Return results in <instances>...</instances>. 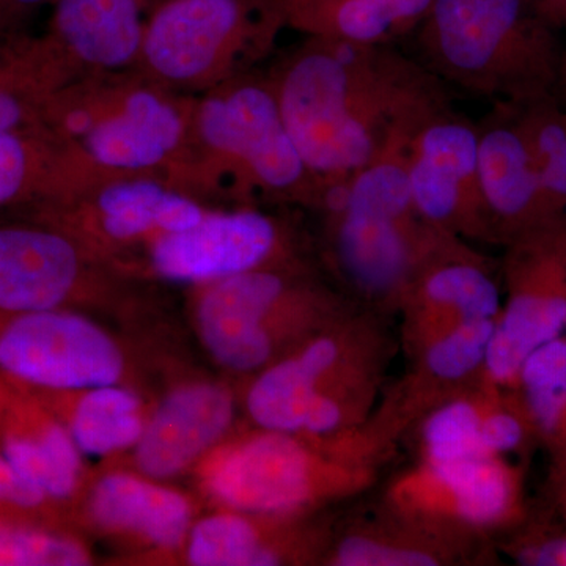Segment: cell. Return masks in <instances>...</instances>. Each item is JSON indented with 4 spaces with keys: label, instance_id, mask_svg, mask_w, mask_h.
<instances>
[{
    "label": "cell",
    "instance_id": "cell-2",
    "mask_svg": "<svg viewBox=\"0 0 566 566\" xmlns=\"http://www.w3.org/2000/svg\"><path fill=\"white\" fill-rule=\"evenodd\" d=\"M420 50L446 85L494 106L566 104V32L536 0H433Z\"/></svg>",
    "mask_w": 566,
    "mask_h": 566
},
{
    "label": "cell",
    "instance_id": "cell-28",
    "mask_svg": "<svg viewBox=\"0 0 566 566\" xmlns=\"http://www.w3.org/2000/svg\"><path fill=\"white\" fill-rule=\"evenodd\" d=\"M91 554L70 536L0 523V566H82Z\"/></svg>",
    "mask_w": 566,
    "mask_h": 566
},
{
    "label": "cell",
    "instance_id": "cell-23",
    "mask_svg": "<svg viewBox=\"0 0 566 566\" xmlns=\"http://www.w3.org/2000/svg\"><path fill=\"white\" fill-rule=\"evenodd\" d=\"M145 423L139 395L109 385L84 390L71 411L69 430L82 455L107 457L136 447Z\"/></svg>",
    "mask_w": 566,
    "mask_h": 566
},
{
    "label": "cell",
    "instance_id": "cell-17",
    "mask_svg": "<svg viewBox=\"0 0 566 566\" xmlns=\"http://www.w3.org/2000/svg\"><path fill=\"white\" fill-rule=\"evenodd\" d=\"M87 510L103 531L133 535L163 551L185 545L192 526V506L186 495L144 474L102 476L93 486Z\"/></svg>",
    "mask_w": 566,
    "mask_h": 566
},
{
    "label": "cell",
    "instance_id": "cell-26",
    "mask_svg": "<svg viewBox=\"0 0 566 566\" xmlns=\"http://www.w3.org/2000/svg\"><path fill=\"white\" fill-rule=\"evenodd\" d=\"M2 455L46 499H69L80 485L84 455L61 423H44L35 434L7 436Z\"/></svg>",
    "mask_w": 566,
    "mask_h": 566
},
{
    "label": "cell",
    "instance_id": "cell-31",
    "mask_svg": "<svg viewBox=\"0 0 566 566\" xmlns=\"http://www.w3.org/2000/svg\"><path fill=\"white\" fill-rule=\"evenodd\" d=\"M46 495L39 488L25 482L6 457L0 455V504L35 509L43 504Z\"/></svg>",
    "mask_w": 566,
    "mask_h": 566
},
{
    "label": "cell",
    "instance_id": "cell-12",
    "mask_svg": "<svg viewBox=\"0 0 566 566\" xmlns=\"http://www.w3.org/2000/svg\"><path fill=\"white\" fill-rule=\"evenodd\" d=\"M281 227L253 210L205 216L196 227L164 233L151 249L155 270L174 282H216L281 262Z\"/></svg>",
    "mask_w": 566,
    "mask_h": 566
},
{
    "label": "cell",
    "instance_id": "cell-3",
    "mask_svg": "<svg viewBox=\"0 0 566 566\" xmlns=\"http://www.w3.org/2000/svg\"><path fill=\"white\" fill-rule=\"evenodd\" d=\"M409 140L352 177L329 182L319 203L335 274L354 303L379 315L400 311L424 264L457 238L417 211L406 172Z\"/></svg>",
    "mask_w": 566,
    "mask_h": 566
},
{
    "label": "cell",
    "instance_id": "cell-6",
    "mask_svg": "<svg viewBox=\"0 0 566 566\" xmlns=\"http://www.w3.org/2000/svg\"><path fill=\"white\" fill-rule=\"evenodd\" d=\"M382 505L406 521L471 543L528 521L523 471L501 457L417 461L394 476Z\"/></svg>",
    "mask_w": 566,
    "mask_h": 566
},
{
    "label": "cell",
    "instance_id": "cell-24",
    "mask_svg": "<svg viewBox=\"0 0 566 566\" xmlns=\"http://www.w3.org/2000/svg\"><path fill=\"white\" fill-rule=\"evenodd\" d=\"M495 389L479 381L431 408L416 423L417 461L446 463L486 457L480 436Z\"/></svg>",
    "mask_w": 566,
    "mask_h": 566
},
{
    "label": "cell",
    "instance_id": "cell-27",
    "mask_svg": "<svg viewBox=\"0 0 566 566\" xmlns=\"http://www.w3.org/2000/svg\"><path fill=\"white\" fill-rule=\"evenodd\" d=\"M549 210L566 214V104L557 99L515 107Z\"/></svg>",
    "mask_w": 566,
    "mask_h": 566
},
{
    "label": "cell",
    "instance_id": "cell-1",
    "mask_svg": "<svg viewBox=\"0 0 566 566\" xmlns=\"http://www.w3.org/2000/svg\"><path fill=\"white\" fill-rule=\"evenodd\" d=\"M318 41L290 62L274 91L301 158L326 185L359 172L453 109L444 82L403 52Z\"/></svg>",
    "mask_w": 566,
    "mask_h": 566
},
{
    "label": "cell",
    "instance_id": "cell-35",
    "mask_svg": "<svg viewBox=\"0 0 566 566\" xmlns=\"http://www.w3.org/2000/svg\"><path fill=\"white\" fill-rule=\"evenodd\" d=\"M566 32V0H536Z\"/></svg>",
    "mask_w": 566,
    "mask_h": 566
},
{
    "label": "cell",
    "instance_id": "cell-30",
    "mask_svg": "<svg viewBox=\"0 0 566 566\" xmlns=\"http://www.w3.org/2000/svg\"><path fill=\"white\" fill-rule=\"evenodd\" d=\"M517 560L527 565L566 566V532L556 528L527 531L513 543Z\"/></svg>",
    "mask_w": 566,
    "mask_h": 566
},
{
    "label": "cell",
    "instance_id": "cell-7",
    "mask_svg": "<svg viewBox=\"0 0 566 566\" xmlns=\"http://www.w3.org/2000/svg\"><path fill=\"white\" fill-rule=\"evenodd\" d=\"M504 248L505 296L480 382L515 390L527 357L566 329V214Z\"/></svg>",
    "mask_w": 566,
    "mask_h": 566
},
{
    "label": "cell",
    "instance_id": "cell-29",
    "mask_svg": "<svg viewBox=\"0 0 566 566\" xmlns=\"http://www.w3.org/2000/svg\"><path fill=\"white\" fill-rule=\"evenodd\" d=\"M28 144L14 132L0 133V205L20 196L31 175Z\"/></svg>",
    "mask_w": 566,
    "mask_h": 566
},
{
    "label": "cell",
    "instance_id": "cell-21",
    "mask_svg": "<svg viewBox=\"0 0 566 566\" xmlns=\"http://www.w3.org/2000/svg\"><path fill=\"white\" fill-rule=\"evenodd\" d=\"M55 24L70 50L93 65H123L142 43L137 0H61Z\"/></svg>",
    "mask_w": 566,
    "mask_h": 566
},
{
    "label": "cell",
    "instance_id": "cell-16",
    "mask_svg": "<svg viewBox=\"0 0 566 566\" xmlns=\"http://www.w3.org/2000/svg\"><path fill=\"white\" fill-rule=\"evenodd\" d=\"M240 21L238 0H174L148 28L145 55L163 76L193 80L229 46Z\"/></svg>",
    "mask_w": 566,
    "mask_h": 566
},
{
    "label": "cell",
    "instance_id": "cell-25",
    "mask_svg": "<svg viewBox=\"0 0 566 566\" xmlns=\"http://www.w3.org/2000/svg\"><path fill=\"white\" fill-rule=\"evenodd\" d=\"M515 392L536 442L551 455L566 452V337L539 346L521 367Z\"/></svg>",
    "mask_w": 566,
    "mask_h": 566
},
{
    "label": "cell",
    "instance_id": "cell-15",
    "mask_svg": "<svg viewBox=\"0 0 566 566\" xmlns=\"http://www.w3.org/2000/svg\"><path fill=\"white\" fill-rule=\"evenodd\" d=\"M80 275L76 249L46 230L0 229V311H52L70 296Z\"/></svg>",
    "mask_w": 566,
    "mask_h": 566
},
{
    "label": "cell",
    "instance_id": "cell-11",
    "mask_svg": "<svg viewBox=\"0 0 566 566\" xmlns=\"http://www.w3.org/2000/svg\"><path fill=\"white\" fill-rule=\"evenodd\" d=\"M497 270L469 241L453 238L430 260L405 294L401 340L411 357L431 338L471 319L499 318Z\"/></svg>",
    "mask_w": 566,
    "mask_h": 566
},
{
    "label": "cell",
    "instance_id": "cell-32",
    "mask_svg": "<svg viewBox=\"0 0 566 566\" xmlns=\"http://www.w3.org/2000/svg\"><path fill=\"white\" fill-rule=\"evenodd\" d=\"M379 6L389 14L398 32H403L408 25L428 14L433 0H378Z\"/></svg>",
    "mask_w": 566,
    "mask_h": 566
},
{
    "label": "cell",
    "instance_id": "cell-8",
    "mask_svg": "<svg viewBox=\"0 0 566 566\" xmlns=\"http://www.w3.org/2000/svg\"><path fill=\"white\" fill-rule=\"evenodd\" d=\"M406 172L420 216L469 243L495 244L479 175V126L442 112L411 137Z\"/></svg>",
    "mask_w": 566,
    "mask_h": 566
},
{
    "label": "cell",
    "instance_id": "cell-5",
    "mask_svg": "<svg viewBox=\"0 0 566 566\" xmlns=\"http://www.w3.org/2000/svg\"><path fill=\"white\" fill-rule=\"evenodd\" d=\"M360 308L345 293L262 268L212 282L197 304L207 352L226 370L255 375L316 331Z\"/></svg>",
    "mask_w": 566,
    "mask_h": 566
},
{
    "label": "cell",
    "instance_id": "cell-22",
    "mask_svg": "<svg viewBox=\"0 0 566 566\" xmlns=\"http://www.w3.org/2000/svg\"><path fill=\"white\" fill-rule=\"evenodd\" d=\"M106 233L129 240L153 229L164 233L192 229L205 218L202 208L151 181L117 182L98 200Z\"/></svg>",
    "mask_w": 566,
    "mask_h": 566
},
{
    "label": "cell",
    "instance_id": "cell-36",
    "mask_svg": "<svg viewBox=\"0 0 566 566\" xmlns=\"http://www.w3.org/2000/svg\"><path fill=\"white\" fill-rule=\"evenodd\" d=\"M17 2L24 3V6H35V3L44 2V0H17Z\"/></svg>",
    "mask_w": 566,
    "mask_h": 566
},
{
    "label": "cell",
    "instance_id": "cell-4",
    "mask_svg": "<svg viewBox=\"0 0 566 566\" xmlns=\"http://www.w3.org/2000/svg\"><path fill=\"white\" fill-rule=\"evenodd\" d=\"M389 452L368 423L322 439L255 427L211 452L200 476L205 491L223 509L303 516L370 490Z\"/></svg>",
    "mask_w": 566,
    "mask_h": 566
},
{
    "label": "cell",
    "instance_id": "cell-10",
    "mask_svg": "<svg viewBox=\"0 0 566 566\" xmlns=\"http://www.w3.org/2000/svg\"><path fill=\"white\" fill-rule=\"evenodd\" d=\"M200 132L214 150L238 159L263 188L301 191L322 202L326 182L307 169L283 123L274 88L248 84L200 111Z\"/></svg>",
    "mask_w": 566,
    "mask_h": 566
},
{
    "label": "cell",
    "instance_id": "cell-18",
    "mask_svg": "<svg viewBox=\"0 0 566 566\" xmlns=\"http://www.w3.org/2000/svg\"><path fill=\"white\" fill-rule=\"evenodd\" d=\"M479 543L463 542L394 515L352 523L327 547L333 566H439L468 560Z\"/></svg>",
    "mask_w": 566,
    "mask_h": 566
},
{
    "label": "cell",
    "instance_id": "cell-9",
    "mask_svg": "<svg viewBox=\"0 0 566 566\" xmlns=\"http://www.w3.org/2000/svg\"><path fill=\"white\" fill-rule=\"evenodd\" d=\"M125 354L98 324L57 308L18 315L0 333V368L28 385L87 390L118 385Z\"/></svg>",
    "mask_w": 566,
    "mask_h": 566
},
{
    "label": "cell",
    "instance_id": "cell-20",
    "mask_svg": "<svg viewBox=\"0 0 566 566\" xmlns=\"http://www.w3.org/2000/svg\"><path fill=\"white\" fill-rule=\"evenodd\" d=\"M182 123L170 104L148 92L126 99L117 117L93 126L87 145L93 158L115 169L156 166L180 142Z\"/></svg>",
    "mask_w": 566,
    "mask_h": 566
},
{
    "label": "cell",
    "instance_id": "cell-13",
    "mask_svg": "<svg viewBox=\"0 0 566 566\" xmlns=\"http://www.w3.org/2000/svg\"><path fill=\"white\" fill-rule=\"evenodd\" d=\"M479 126V175L495 244L506 245L557 218L512 106H494ZM565 216V214H564Z\"/></svg>",
    "mask_w": 566,
    "mask_h": 566
},
{
    "label": "cell",
    "instance_id": "cell-14",
    "mask_svg": "<svg viewBox=\"0 0 566 566\" xmlns=\"http://www.w3.org/2000/svg\"><path fill=\"white\" fill-rule=\"evenodd\" d=\"M234 397L226 386L192 382L163 398L134 447L142 474L170 479L207 455L232 427Z\"/></svg>",
    "mask_w": 566,
    "mask_h": 566
},
{
    "label": "cell",
    "instance_id": "cell-19",
    "mask_svg": "<svg viewBox=\"0 0 566 566\" xmlns=\"http://www.w3.org/2000/svg\"><path fill=\"white\" fill-rule=\"evenodd\" d=\"M249 513H214L197 521L186 536V560L193 566H274L294 558L290 521Z\"/></svg>",
    "mask_w": 566,
    "mask_h": 566
},
{
    "label": "cell",
    "instance_id": "cell-33",
    "mask_svg": "<svg viewBox=\"0 0 566 566\" xmlns=\"http://www.w3.org/2000/svg\"><path fill=\"white\" fill-rule=\"evenodd\" d=\"M547 490H549L554 510L564 517L566 523V452L553 457V468H551Z\"/></svg>",
    "mask_w": 566,
    "mask_h": 566
},
{
    "label": "cell",
    "instance_id": "cell-34",
    "mask_svg": "<svg viewBox=\"0 0 566 566\" xmlns=\"http://www.w3.org/2000/svg\"><path fill=\"white\" fill-rule=\"evenodd\" d=\"M25 107L17 95L0 88V133L14 132L24 122Z\"/></svg>",
    "mask_w": 566,
    "mask_h": 566
}]
</instances>
